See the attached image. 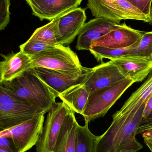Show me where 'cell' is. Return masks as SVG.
Segmentation results:
<instances>
[{"label": "cell", "mask_w": 152, "mask_h": 152, "mask_svg": "<svg viewBox=\"0 0 152 152\" xmlns=\"http://www.w3.org/2000/svg\"><path fill=\"white\" fill-rule=\"evenodd\" d=\"M146 104L131 113H114L111 125L100 136L95 152H138L142 149L136 136L142 120Z\"/></svg>", "instance_id": "1"}, {"label": "cell", "mask_w": 152, "mask_h": 152, "mask_svg": "<svg viewBox=\"0 0 152 152\" xmlns=\"http://www.w3.org/2000/svg\"><path fill=\"white\" fill-rule=\"evenodd\" d=\"M149 18L152 0H128Z\"/></svg>", "instance_id": "27"}, {"label": "cell", "mask_w": 152, "mask_h": 152, "mask_svg": "<svg viewBox=\"0 0 152 152\" xmlns=\"http://www.w3.org/2000/svg\"><path fill=\"white\" fill-rule=\"evenodd\" d=\"M31 68V58L21 51L4 56L0 62V82L11 81Z\"/></svg>", "instance_id": "15"}, {"label": "cell", "mask_w": 152, "mask_h": 152, "mask_svg": "<svg viewBox=\"0 0 152 152\" xmlns=\"http://www.w3.org/2000/svg\"><path fill=\"white\" fill-rule=\"evenodd\" d=\"M143 137L144 138L152 139V126L149 127L142 134Z\"/></svg>", "instance_id": "30"}, {"label": "cell", "mask_w": 152, "mask_h": 152, "mask_svg": "<svg viewBox=\"0 0 152 152\" xmlns=\"http://www.w3.org/2000/svg\"><path fill=\"white\" fill-rule=\"evenodd\" d=\"M137 44L126 49H112L102 46H94L91 47L89 51L94 56L98 62L101 61L102 63L103 59H109L110 60L111 58L126 55L132 49L137 46Z\"/></svg>", "instance_id": "23"}, {"label": "cell", "mask_w": 152, "mask_h": 152, "mask_svg": "<svg viewBox=\"0 0 152 152\" xmlns=\"http://www.w3.org/2000/svg\"><path fill=\"white\" fill-rule=\"evenodd\" d=\"M12 95L48 112L56 103V95L31 69L11 81L0 82Z\"/></svg>", "instance_id": "2"}, {"label": "cell", "mask_w": 152, "mask_h": 152, "mask_svg": "<svg viewBox=\"0 0 152 152\" xmlns=\"http://www.w3.org/2000/svg\"><path fill=\"white\" fill-rule=\"evenodd\" d=\"M152 94V70L144 83L126 101L119 110L115 113L127 114L136 112L143 104L146 103Z\"/></svg>", "instance_id": "18"}, {"label": "cell", "mask_w": 152, "mask_h": 152, "mask_svg": "<svg viewBox=\"0 0 152 152\" xmlns=\"http://www.w3.org/2000/svg\"><path fill=\"white\" fill-rule=\"evenodd\" d=\"M144 141L145 144L147 145V147L150 149L151 152H152V139L144 138Z\"/></svg>", "instance_id": "31"}, {"label": "cell", "mask_w": 152, "mask_h": 152, "mask_svg": "<svg viewBox=\"0 0 152 152\" xmlns=\"http://www.w3.org/2000/svg\"><path fill=\"white\" fill-rule=\"evenodd\" d=\"M32 68L41 67L65 73L82 72L85 67L69 46L59 45L30 57Z\"/></svg>", "instance_id": "4"}, {"label": "cell", "mask_w": 152, "mask_h": 152, "mask_svg": "<svg viewBox=\"0 0 152 152\" xmlns=\"http://www.w3.org/2000/svg\"><path fill=\"white\" fill-rule=\"evenodd\" d=\"M152 55V31L145 32L139 42L126 57L151 58Z\"/></svg>", "instance_id": "24"}, {"label": "cell", "mask_w": 152, "mask_h": 152, "mask_svg": "<svg viewBox=\"0 0 152 152\" xmlns=\"http://www.w3.org/2000/svg\"><path fill=\"white\" fill-rule=\"evenodd\" d=\"M87 7L95 18H104L118 24L124 20L112 0H87Z\"/></svg>", "instance_id": "19"}, {"label": "cell", "mask_w": 152, "mask_h": 152, "mask_svg": "<svg viewBox=\"0 0 152 152\" xmlns=\"http://www.w3.org/2000/svg\"><path fill=\"white\" fill-rule=\"evenodd\" d=\"M75 113L70 108L53 152H75L77 132L79 126Z\"/></svg>", "instance_id": "16"}, {"label": "cell", "mask_w": 152, "mask_h": 152, "mask_svg": "<svg viewBox=\"0 0 152 152\" xmlns=\"http://www.w3.org/2000/svg\"><path fill=\"white\" fill-rule=\"evenodd\" d=\"M59 20V18L54 19L48 24L38 28L29 39L52 45H59L57 41Z\"/></svg>", "instance_id": "21"}, {"label": "cell", "mask_w": 152, "mask_h": 152, "mask_svg": "<svg viewBox=\"0 0 152 152\" xmlns=\"http://www.w3.org/2000/svg\"><path fill=\"white\" fill-rule=\"evenodd\" d=\"M32 14L40 19L51 20L78 8L83 0H25Z\"/></svg>", "instance_id": "10"}, {"label": "cell", "mask_w": 152, "mask_h": 152, "mask_svg": "<svg viewBox=\"0 0 152 152\" xmlns=\"http://www.w3.org/2000/svg\"><path fill=\"white\" fill-rule=\"evenodd\" d=\"M100 136L94 135L88 128V123L79 126L77 132L75 152H95Z\"/></svg>", "instance_id": "20"}, {"label": "cell", "mask_w": 152, "mask_h": 152, "mask_svg": "<svg viewBox=\"0 0 152 152\" xmlns=\"http://www.w3.org/2000/svg\"><path fill=\"white\" fill-rule=\"evenodd\" d=\"M148 23L149 25L152 26V5L151 7V10H150V15H149V20Z\"/></svg>", "instance_id": "32"}, {"label": "cell", "mask_w": 152, "mask_h": 152, "mask_svg": "<svg viewBox=\"0 0 152 152\" xmlns=\"http://www.w3.org/2000/svg\"><path fill=\"white\" fill-rule=\"evenodd\" d=\"M113 5L121 13L123 19L141 20L148 23L149 18L128 0H112Z\"/></svg>", "instance_id": "22"}, {"label": "cell", "mask_w": 152, "mask_h": 152, "mask_svg": "<svg viewBox=\"0 0 152 152\" xmlns=\"http://www.w3.org/2000/svg\"><path fill=\"white\" fill-rule=\"evenodd\" d=\"M89 94L85 85L82 83L71 87L59 94L58 97L75 113L82 115Z\"/></svg>", "instance_id": "17"}, {"label": "cell", "mask_w": 152, "mask_h": 152, "mask_svg": "<svg viewBox=\"0 0 152 152\" xmlns=\"http://www.w3.org/2000/svg\"><path fill=\"white\" fill-rule=\"evenodd\" d=\"M0 152H7V151H5V150H4V149H1V148H0Z\"/></svg>", "instance_id": "33"}, {"label": "cell", "mask_w": 152, "mask_h": 152, "mask_svg": "<svg viewBox=\"0 0 152 152\" xmlns=\"http://www.w3.org/2000/svg\"><path fill=\"white\" fill-rule=\"evenodd\" d=\"M144 33L132 28L124 22L94 41L91 47L102 46L112 49H126L137 44Z\"/></svg>", "instance_id": "9"}, {"label": "cell", "mask_w": 152, "mask_h": 152, "mask_svg": "<svg viewBox=\"0 0 152 152\" xmlns=\"http://www.w3.org/2000/svg\"><path fill=\"white\" fill-rule=\"evenodd\" d=\"M125 78L118 67L110 60L91 68L83 83L90 94L97 89L111 86Z\"/></svg>", "instance_id": "12"}, {"label": "cell", "mask_w": 152, "mask_h": 152, "mask_svg": "<svg viewBox=\"0 0 152 152\" xmlns=\"http://www.w3.org/2000/svg\"><path fill=\"white\" fill-rule=\"evenodd\" d=\"M152 126V112L145 119L142 120L137 130V134H142L149 127Z\"/></svg>", "instance_id": "29"}, {"label": "cell", "mask_w": 152, "mask_h": 152, "mask_svg": "<svg viewBox=\"0 0 152 152\" xmlns=\"http://www.w3.org/2000/svg\"><path fill=\"white\" fill-rule=\"evenodd\" d=\"M110 60L118 67L125 77L135 83L142 81L152 70V58L121 56Z\"/></svg>", "instance_id": "14"}, {"label": "cell", "mask_w": 152, "mask_h": 152, "mask_svg": "<svg viewBox=\"0 0 152 152\" xmlns=\"http://www.w3.org/2000/svg\"><path fill=\"white\" fill-rule=\"evenodd\" d=\"M57 45L29 39L26 42L20 46V51L30 57L40 52L51 49Z\"/></svg>", "instance_id": "25"}, {"label": "cell", "mask_w": 152, "mask_h": 152, "mask_svg": "<svg viewBox=\"0 0 152 152\" xmlns=\"http://www.w3.org/2000/svg\"><path fill=\"white\" fill-rule=\"evenodd\" d=\"M0 148L8 152H17L11 138L0 137Z\"/></svg>", "instance_id": "28"}, {"label": "cell", "mask_w": 152, "mask_h": 152, "mask_svg": "<svg viewBox=\"0 0 152 152\" xmlns=\"http://www.w3.org/2000/svg\"><path fill=\"white\" fill-rule=\"evenodd\" d=\"M119 24L102 18L91 20L85 23L79 32L76 49L89 51L94 41L117 27Z\"/></svg>", "instance_id": "13"}, {"label": "cell", "mask_w": 152, "mask_h": 152, "mask_svg": "<svg viewBox=\"0 0 152 152\" xmlns=\"http://www.w3.org/2000/svg\"><path fill=\"white\" fill-rule=\"evenodd\" d=\"M151 58H152V57H151Z\"/></svg>", "instance_id": "34"}, {"label": "cell", "mask_w": 152, "mask_h": 152, "mask_svg": "<svg viewBox=\"0 0 152 152\" xmlns=\"http://www.w3.org/2000/svg\"><path fill=\"white\" fill-rule=\"evenodd\" d=\"M31 69L58 97L71 87L84 83L91 68L85 67L82 72L71 74L41 67H35Z\"/></svg>", "instance_id": "7"}, {"label": "cell", "mask_w": 152, "mask_h": 152, "mask_svg": "<svg viewBox=\"0 0 152 152\" xmlns=\"http://www.w3.org/2000/svg\"><path fill=\"white\" fill-rule=\"evenodd\" d=\"M84 9L76 8L59 18L57 41L61 45H68L75 40L85 23Z\"/></svg>", "instance_id": "11"}, {"label": "cell", "mask_w": 152, "mask_h": 152, "mask_svg": "<svg viewBox=\"0 0 152 152\" xmlns=\"http://www.w3.org/2000/svg\"><path fill=\"white\" fill-rule=\"evenodd\" d=\"M46 112L30 103L18 100L0 104L1 131L21 124Z\"/></svg>", "instance_id": "8"}, {"label": "cell", "mask_w": 152, "mask_h": 152, "mask_svg": "<svg viewBox=\"0 0 152 152\" xmlns=\"http://www.w3.org/2000/svg\"><path fill=\"white\" fill-rule=\"evenodd\" d=\"M70 108L63 102L55 103L48 112L36 152H53Z\"/></svg>", "instance_id": "6"}, {"label": "cell", "mask_w": 152, "mask_h": 152, "mask_svg": "<svg viewBox=\"0 0 152 152\" xmlns=\"http://www.w3.org/2000/svg\"><path fill=\"white\" fill-rule=\"evenodd\" d=\"M11 0H0V29L4 30L10 21Z\"/></svg>", "instance_id": "26"}, {"label": "cell", "mask_w": 152, "mask_h": 152, "mask_svg": "<svg viewBox=\"0 0 152 152\" xmlns=\"http://www.w3.org/2000/svg\"><path fill=\"white\" fill-rule=\"evenodd\" d=\"M135 82L125 78L90 93L82 115L85 123L104 117L116 102Z\"/></svg>", "instance_id": "3"}, {"label": "cell", "mask_w": 152, "mask_h": 152, "mask_svg": "<svg viewBox=\"0 0 152 152\" xmlns=\"http://www.w3.org/2000/svg\"><path fill=\"white\" fill-rule=\"evenodd\" d=\"M44 114L1 131L0 137L11 138L17 152H26L36 145L43 133Z\"/></svg>", "instance_id": "5"}]
</instances>
